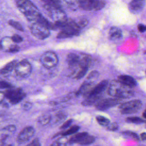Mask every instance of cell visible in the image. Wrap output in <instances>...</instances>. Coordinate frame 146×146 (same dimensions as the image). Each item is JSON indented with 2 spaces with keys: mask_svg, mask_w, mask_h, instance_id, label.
Wrapping results in <instances>:
<instances>
[{
  "mask_svg": "<svg viewBox=\"0 0 146 146\" xmlns=\"http://www.w3.org/2000/svg\"><path fill=\"white\" fill-rule=\"evenodd\" d=\"M58 29H60V31L57 35V38L64 39L71 38L79 34L80 29L78 27L75 20L67 18L65 21L55 23Z\"/></svg>",
  "mask_w": 146,
  "mask_h": 146,
  "instance_id": "obj_1",
  "label": "cell"
},
{
  "mask_svg": "<svg viewBox=\"0 0 146 146\" xmlns=\"http://www.w3.org/2000/svg\"><path fill=\"white\" fill-rule=\"evenodd\" d=\"M19 11L29 21L36 22L41 14L38 8L30 0H15Z\"/></svg>",
  "mask_w": 146,
  "mask_h": 146,
  "instance_id": "obj_2",
  "label": "cell"
},
{
  "mask_svg": "<svg viewBox=\"0 0 146 146\" xmlns=\"http://www.w3.org/2000/svg\"><path fill=\"white\" fill-rule=\"evenodd\" d=\"M108 94L116 98L125 99L133 95V92L130 87L126 86L118 80H113L109 84Z\"/></svg>",
  "mask_w": 146,
  "mask_h": 146,
  "instance_id": "obj_3",
  "label": "cell"
},
{
  "mask_svg": "<svg viewBox=\"0 0 146 146\" xmlns=\"http://www.w3.org/2000/svg\"><path fill=\"white\" fill-rule=\"evenodd\" d=\"M108 85V82L107 80H103L95 86L90 92L85 96L84 100L82 104L84 106H89L95 104L100 100L102 94L106 90Z\"/></svg>",
  "mask_w": 146,
  "mask_h": 146,
  "instance_id": "obj_4",
  "label": "cell"
},
{
  "mask_svg": "<svg viewBox=\"0 0 146 146\" xmlns=\"http://www.w3.org/2000/svg\"><path fill=\"white\" fill-rule=\"evenodd\" d=\"M29 29L33 35L38 39H45L50 35V30L38 22H34L30 24Z\"/></svg>",
  "mask_w": 146,
  "mask_h": 146,
  "instance_id": "obj_5",
  "label": "cell"
},
{
  "mask_svg": "<svg viewBox=\"0 0 146 146\" xmlns=\"http://www.w3.org/2000/svg\"><path fill=\"white\" fill-rule=\"evenodd\" d=\"M5 97L12 104H16L21 102L26 96V94L19 88H11L4 92Z\"/></svg>",
  "mask_w": 146,
  "mask_h": 146,
  "instance_id": "obj_6",
  "label": "cell"
},
{
  "mask_svg": "<svg viewBox=\"0 0 146 146\" xmlns=\"http://www.w3.org/2000/svg\"><path fill=\"white\" fill-rule=\"evenodd\" d=\"M142 107V103L139 100H132L121 104L120 112L122 114H132L137 112Z\"/></svg>",
  "mask_w": 146,
  "mask_h": 146,
  "instance_id": "obj_7",
  "label": "cell"
},
{
  "mask_svg": "<svg viewBox=\"0 0 146 146\" xmlns=\"http://www.w3.org/2000/svg\"><path fill=\"white\" fill-rule=\"evenodd\" d=\"M79 5L86 11H98L105 6L106 2L104 0H79Z\"/></svg>",
  "mask_w": 146,
  "mask_h": 146,
  "instance_id": "obj_8",
  "label": "cell"
},
{
  "mask_svg": "<svg viewBox=\"0 0 146 146\" xmlns=\"http://www.w3.org/2000/svg\"><path fill=\"white\" fill-rule=\"evenodd\" d=\"M42 64L47 69L55 67L58 63V58L55 52L51 51L44 52L40 58Z\"/></svg>",
  "mask_w": 146,
  "mask_h": 146,
  "instance_id": "obj_9",
  "label": "cell"
},
{
  "mask_svg": "<svg viewBox=\"0 0 146 146\" xmlns=\"http://www.w3.org/2000/svg\"><path fill=\"white\" fill-rule=\"evenodd\" d=\"M14 70L17 76L21 78H26L31 74L32 67L27 60L23 59L17 63Z\"/></svg>",
  "mask_w": 146,
  "mask_h": 146,
  "instance_id": "obj_10",
  "label": "cell"
},
{
  "mask_svg": "<svg viewBox=\"0 0 146 146\" xmlns=\"http://www.w3.org/2000/svg\"><path fill=\"white\" fill-rule=\"evenodd\" d=\"M121 102L120 99L118 98H107L100 99L95 104V108L100 111L107 110L112 107L119 104Z\"/></svg>",
  "mask_w": 146,
  "mask_h": 146,
  "instance_id": "obj_11",
  "label": "cell"
},
{
  "mask_svg": "<svg viewBox=\"0 0 146 146\" xmlns=\"http://www.w3.org/2000/svg\"><path fill=\"white\" fill-rule=\"evenodd\" d=\"M35 130L31 126H27L24 128L18 134L17 141L19 144H23L29 141L34 135Z\"/></svg>",
  "mask_w": 146,
  "mask_h": 146,
  "instance_id": "obj_12",
  "label": "cell"
},
{
  "mask_svg": "<svg viewBox=\"0 0 146 146\" xmlns=\"http://www.w3.org/2000/svg\"><path fill=\"white\" fill-rule=\"evenodd\" d=\"M94 82L87 79L80 87L79 90L76 92V96H87L94 87Z\"/></svg>",
  "mask_w": 146,
  "mask_h": 146,
  "instance_id": "obj_13",
  "label": "cell"
},
{
  "mask_svg": "<svg viewBox=\"0 0 146 146\" xmlns=\"http://www.w3.org/2000/svg\"><path fill=\"white\" fill-rule=\"evenodd\" d=\"M145 0H132L128 6L131 13L136 14L140 13L145 6Z\"/></svg>",
  "mask_w": 146,
  "mask_h": 146,
  "instance_id": "obj_14",
  "label": "cell"
},
{
  "mask_svg": "<svg viewBox=\"0 0 146 146\" xmlns=\"http://www.w3.org/2000/svg\"><path fill=\"white\" fill-rule=\"evenodd\" d=\"M58 5L63 9H67L72 11L77 10L79 5V1L77 0H55Z\"/></svg>",
  "mask_w": 146,
  "mask_h": 146,
  "instance_id": "obj_15",
  "label": "cell"
},
{
  "mask_svg": "<svg viewBox=\"0 0 146 146\" xmlns=\"http://www.w3.org/2000/svg\"><path fill=\"white\" fill-rule=\"evenodd\" d=\"M117 80L123 84L128 86L130 88L134 87L137 84L136 81L133 78L127 75H120L119 76H118Z\"/></svg>",
  "mask_w": 146,
  "mask_h": 146,
  "instance_id": "obj_16",
  "label": "cell"
},
{
  "mask_svg": "<svg viewBox=\"0 0 146 146\" xmlns=\"http://www.w3.org/2000/svg\"><path fill=\"white\" fill-rule=\"evenodd\" d=\"M17 61L16 60H14L11 61L10 62L7 63L3 68L1 70V74L2 75H7L10 73L11 72V71L13 70H15V66L17 64Z\"/></svg>",
  "mask_w": 146,
  "mask_h": 146,
  "instance_id": "obj_17",
  "label": "cell"
},
{
  "mask_svg": "<svg viewBox=\"0 0 146 146\" xmlns=\"http://www.w3.org/2000/svg\"><path fill=\"white\" fill-rule=\"evenodd\" d=\"M122 37L121 30L117 27H112L109 31V38L111 40L120 39Z\"/></svg>",
  "mask_w": 146,
  "mask_h": 146,
  "instance_id": "obj_18",
  "label": "cell"
},
{
  "mask_svg": "<svg viewBox=\"0 0 146 146\" xmlns=\"http://www.w3.org/2000/svg\"><path fill=\"white\" fill-rule=\"evenodd\" d=\"M88 134V133L86 132H83L76 133V135H75L70 139V140H68V143L71 145L75 143L79 144Z\"/></svg>",
  "mask_w": 146,
  "mask_h": 146,
  "instance_id": "obj_19",
  "label": "cell"
},
{
  "mask_svg": "<svg viewBox=\"0 0 146 146\" xmlns=\"http://www.w3.org/2000/svg\"><path fill=\"white\" fill-rule=\"evenodd\" d=\"M79 128H80L79 126L75 125H73V126L71 127L69 129H67L66 131L62 132L60 133H59L58 134L56 135L55 136L60 135L62 136H68V135H72L73 133H75L79 131Z\"/></svg>",
  "mask_w": 146,
  "mask_h": 146,
  "instance_id": "obj_20",
  "label": "cell"
},
{
  "mask_svg": "<svg viewBox=\"0 0 146 146\" xmlns=\"http://www.w3.org/2000/svg\"><path fill=\"white\" fill-rule=\"evenodd\" d=\"M68 143V139L65 136H62L56 139L50 146H67Z\"/></svg>",
  "mask_w": 146,
  "mask_h": 146,
  "instance_id": "obj_21",
  "label": "cell"
},
{
  "mask_svg": "<svg viewBox=\"0 0 146 146\" xmlns=\"http://www.w3.org/2000/svg\"><path fill=\"white\" fill-rule=\"evenodd\" d=\"M76 23L78 26V27L82 29L85 27L86 26H87L88 23V21L87 18L84 17H79L76 19H75Z\"/></svg>",
  "mask_w": 146,
  "mask_h": 146,
  "instance_id": "obj_22",
  "label": "cell"
},
{
  "mask_svg": "<svg viewBox=\"0 0 146 146\" xmlns=\"http://www.w3.org/2000/svg\"><path fill=\"white\" fill-rule=\"evenodd\" d=\"M95 137L94 136L90 135L89 134H88L86 137H84V139L79 144L82 145H89L93 143L95 141Z\"/></svg>",
  "mask_w": 146,
  "mask_h": 146,
  "instance_id": "obj_23",
  "label": "cell"
},
{
  "mask_svg": "<svg viewBox=\"0 0 146 146\" xmlns=\"http://www.w3.org/2000/svg\"><path fill=\"white\" fill-rule=\"evenodd\" d=\"M51 120V116L48 114H44L40 116L38 119V122L42 125H46L50 123Z\"/></svg>",
  "mask_w": 146,
  "mask_h": 146,
  "instance_id": "obj_24",
  "label": "cell"
},
{
  "mask_svg": "<svg viewBox=\"0 0 146 146\" xmlns=\"http://www.w3.org/2000/svg\"><path fill=\"white\" fill-rule=\"evenodd\" d=\"M96 120L97 122L102 126H107L110 124V120L103 116H97L96 117Z\"/></svg>",
  "mask_w": 146,
  "mask_h": 146,
  "instance_id": "obj_25",
  "label": "cell"
},
{
  "mask_svg": "<svg viewBox=\"0 0 146 146\" xmlns=\"http://www.w3.org/2000/svg\"><path fill=\"white\" fill-rule=\"evenodd\" d=\"M8 23L9 24V25H10L11 26H12L13 27H14V29H15L19 31H24V29H23V26H22V25L17 21H15L13 19H10L8 21Z\"/></svg>",
  "mask_w": 146,
  "mask_h": 146,
  "instance_id": "obj_26",
  "label": "cell"
},
{
  "mask_svg": "<svg viewBox=\"0 0 146 146\" xmlns=\"http://www.w3.org/2000/svg\"><path fill=\"white\" fill-rule=\"evenodd\" d=\"M123 135H124V136H127V137H129L130 138L132 139L133 140H135V141H139L140 140V138L139 136L137 135V133L132 132V131H124L122 132Z\"/></svg>",
  "mask_w": 146,
  "mask_h": 146,
  "instance_id": "obj_27",
  "label": "cell"
},
{
  "mask_svg": "<svg viewBox=\"0 0 146 146\" xmlns=\"http://www.w3.org/2000/svg\"><path fill=\"white\" fill-rule=\"evenodd\" d=\"M126 121L128 123H132L135 124H141L145 121L141 119L140 117H137V116H132V117H128L126 118Z\"/></svg>",
  "mask_w": 146,
  "mask_h": 146,
  "instance_id": "obj_28",
  "label": "cell"
},
{
  "mask_svg": "<svg viewBox=\"0 0 146 146\" xmlns=\"http://www.w3.org/2000/svg\"><path fill=\"white\" fill-rule=\"evenodd\" d=\"M99 73L97 71L94 70L90 73V74L87 76V79L94 82V80L98 78V77L99 76Z\"/></svg>",
  "mask_w": 146,
  "mask_h": 146,
  "instance_id": "obj_29",
  "label": "cell"
},
{
  "mask_svg": "<svg viewBox=\"0 0 146 146\" xmlns=\"http://www.w3.org/2000/svg\"><path fill=\"white\" fill-rule=\"evenodd\" d=\"M0 87H1V89H7V90L13 88L12 85L10 83H9L6 81H5V80L1 81Z\"/></svg>",
  "mask_w": 146,
  "mask_h": 146,
  "instance_id": "obj_30",
  "label": "cell"
},
{
  "mask_svg": "<svg viewBox=\"0 0 146 146\" xmlns=\"http://www.w3.org/2000/svg\"><path fill=\"white\" fill-rule=\"evenodd\" d=\"M11 39L13 42L16 43H19L23 41V38L18 34L13 35L11 37Z\"/></svg>",
  "mask_w": 146,
  "mask_h": 146,
  "instance_id": "obj_31",
  "label": "cell"
},
{
  "mask_svg": "<svg viewBox=\"0 0 146 146\" xmlns=\"http://www.w3.org/2000/svg\"><path fill=\"white\" fill-rule=\"evenodd\" d=\"M19 51V47L17 44H11L7 52H17Z\"/></svg>",
  "mask_w": 146,
  "mask_h": 146,
  "instance_id": "obj_32",
  "label": "cell"
},
{
  "mask_svg": "<svg viewBox=\"0 0 146 146\" xmlns=\"http://www.w3.org/2000/svg\"><path fill=\"white\" fill-rule=\"evenodd\" d=\"M107 129L110 131H116L118 129V124L116 123H110L107 126Z\"/></svg>",
  "mask_w": 146,
  "mask_h": 146,
  "instance_id": "obj_33",
  "label": "cell"
},
{
  "mask_svg": "<svg viewBox=\"0 0 146 146\" xmlns=\"http://www.w3.org/2000/svg\"><path fill=\"white\" fill-rule=\"evenodd\" d=\"M2 130L5 131H8L10 132H13L16 130V127L14 125H9L5 127Z\"/></svg>",
  "mask_w": 146,
  "mask_h": 146,
  "instance_id": "obj_34",
  "label": "cell"
},
{
  "mask_svg": "<svg viewBox=\"0 0 146 146\" xmlns=\"http://www.w3.org/2000/svg\"><path fill=\"white\" fill-rule=\"evenodd\" d=\"M72 119H68L67 121H66L60 127V129H66L68 127H69L70 126V125L71 124L72 122Z\"/></svg>",
  "mask_w": 146,
  "mask_h": 146,
  "instance_id": "obj_35",
  "label": "cell"
},
{
  "mask_svg": "<svg viewBox=\"0 0 146 146\" xmlns=\"http://www.w3.org/2000/svg\"><path fill=\"white\" fill-rule=\"evenodd\" d=\"M27 146H40V143L39 139L36 138L34 139L30 143H29Z\"/></svg>",
  "mask_w": 146,
  "mask_h": 146,
  "instance_id": "obj_36",
  "label": "cell"
},
{
  "mask_svg": "<svg viewBox=\"0 0 146 146\" xmlns=\"http://www.w3.org/2000/svg\"><path fill=\"white\" fill-rule=\"evenodd\" d=\"M137 28L140 33H144L146 31V26L143 24H139Z\"/></svg>",
  "mask_w": 146,
  "mask_h": 146,
  "instance_id": "obj_37",
  "label": "cell"
},
{
  "mask_svg": "<svg viewBox=\"0 0 146 146\" xmlns=\"http://www.w3.org/2000/svg\"><path fill=\"white\" fill-rule=\"evenodd\" d=\"M66 117L65 114L64 113H58L56 115V118L58 120H62L63 119H64V118Z\"/></svg>",
  "mask_w": 146,
  "mask_h": 146,
  "instance_id": "obj_38",
  "label": "cell"
},
{
  "mask_svg": "<svg viewBox=\"0 0 146 146\" xmlns=\"http://www.w3.org/2000/svg\"><path fill=\"white\" fill-rule=\"evenodd\" d=\"M31 106H32V104L30 103L26 102L23 104V108L24 110H29L31 107Z\"/></svg>",
  "mask_w": 146,
  "mask_h": 146,
  "instance_id": "obj_39",
  "label": "cell"
},
{
  "mask_svg": "<svg viewBox=\"0 0 146 146\" xmlns=\"http://www.w3.org/2000/svg\"><path fill=\"white\" fill-rule=\"evenodd\" d=\"M140 138L143 140H146V133L143 132L140 134Z\"/></svg>",
  "mask_w": 146,
  "mask_h": 146,
  "instance_id": "obj_40",
  "label": "cell"
},
{
  "mask_svg": "<svg viewBox=\"0 0 146 146\" xmlns=\"http://www.w3.org/2000/svg\"><path fill=\"white\" fill-rule=\"evenodd\" d=\"M143 117H144L145 119H146V109H145V111L143 112Z\"/></svg>",
  "mask_w": 146,
  "mask_h": 146,
  "instance_id": "obj_41",
  "label": "cell"
},
{
  "mask_svg": "<svg viewBox=\"0 0 146 146\" xmlns=\"http://www.w3.org/2000/svg\"><path fill=\"white\" fill-rule=\"evenodd\" d=\"M1 146H12L11 145H10V144H9V145H5V144H2V145H1Z\"/></svg>",
  "mask_w": 146,
  "mask_h": 146,
  "instance_id": "obj_42",
  "label": "cell"
},
{
  "mask_svg": "<svg viewBox=\"0 0 146 146\" xmlns=\"http://www.w3.org/2000/svg\"><path fill=\"white\" fill-rule=\"evenodd\" d=\"M145 74H146V71H145Z\"/></svg>",
  "mask_w": 146,
  "mask_h": 146,
  "instance_id": "obj_43",
  "label": "cell"
}]
</instances>
